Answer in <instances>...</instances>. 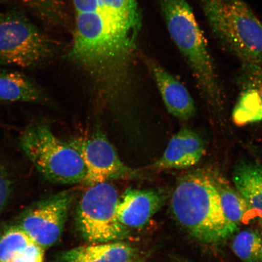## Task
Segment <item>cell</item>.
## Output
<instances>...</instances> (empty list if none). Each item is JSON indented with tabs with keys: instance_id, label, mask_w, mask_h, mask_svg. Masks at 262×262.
I'll return each instance as SVG.
<instances>
[{
	"instance_id": "26",
	"label": "cell",
	"mask_w": 262,
	"mask_h": 262,
	"mask_svg": "<svg viewBox=\"0 0 262 262\" xmlns=\"http://www.w3.org/2000/svg\"><path fill=\"white\" fill-rule=\"evenodd\" d=\"M261 241H262V232H261Z\"/></svg>"
},
{
	"instance_id": "1",
	"label": "cell",
	"mask_w": 262,
	"mask_h": 262,
	"mask_svg": "<svg viewBox=\"0 0 262 262\" xmlns=\"http://www.w3.org/2000/svg\"><path fill=\"white\" fill-rule=\"evenodd\" d=\"M171 206L176 221L202 243H219L234 234L223 211L213 169H195L182 176Z\"/></svg>"
},
{
	"instance_id": "5",
	"label": "cell",
	"mask_w": 262,
	"mask_h": 262,
	"mask_svg": "<svg viewBox=\"0 0 262 262\" xmlns=\"http://www.w3.org/2000/svg\"><path fill=\"white\" fill-rule=\"evenodd\" d=\"M56 51L54 40L21 12H0V64L34 67Z\"/></svg>"
},
{
	"instance_id": "21",
	"label": "cell",
	"mask_w": 262,
	"mask_h": 262,
	"mask_svg": "<svg viewBox=\"0 0 262 262\" xmlns=\"http://www.w3.org/2000/svg\"><path fill=\"white\" fill-rule=\"evenodd\" d=\"M45 251L40 246L33 243L8 262H44Z\"/></svg>"
},
{
	"instance_id": "15",
	"label": "cell",
	"mask_w": 262,
	"mask_h": 262,
	"mask_svg": "<svg viewBox=\"0 0 262 262\" xmlns=\"http://www.w3.org/2000/svg\"><path fill=\"white\" fill-rule=\"evenodd\" d=\"M235 189L243 196L262 227V165L249 161L239 163L233 172Z\"/></svg>"
},
{
	"instance_id": "3",
	"label": "cell",
	"mask_w": 262,
	"mask_h": 262,
	"mask_svg": "<svg viewBox=\"0 0 262 262\" xmlns=\"http://www.w3.org/2000/svg\"><path fill=\"white\" fill-rule=\"evenodd\" d=\"M213 34L242 64L262 65V21L242 0H201Z\"/></svg>"
},
{
	"instance_id": "7",
	"label": "cell",
	"mask_w": 262,
	"mask_h": 262,
	"mask_svg": "<svg viewBox=\"0 0 262 262\" xmlns=\"http://www.w3.org/2000/svg\"><path fill=\"white\" fill-rule=\"evenodd\" d=\"M73 201V193H58L26 211L16 225L46 250L60 240Z\"/></svg>"
},
{
	"instance_id": "4",
	"label": "cell",
	"mask_w": 262,
	"mask_h": 262,
	"mask_svg": "<svg viewBox=\"0 0 262 262\" xmlns=\"http://www.w3.org/2000/svg\"><path fill=\"white\" fill-rule=\"evenodd\" d=\"M19 144L33 165L48 180L59 184L83 182L87 169L78 150L55 135L48 124H32L22 134Z\"/></svg>"
},
{
	"instance_id": "13",
	"label": "cell",
	"mask_w": 262,
	"mask_h": 262,
	"mask_svg": "<svg viewBox=\"0 0 262 262\" xmlns=\"http://www.w3.org/2000/svg\"><path fill=\"white\" fill-rule=\"evenodd\" d=\"M137 249L120 242L83 245L63 252L54 262H133Z\"/></svg>"
},
{
	"instance_id": "6",
	"label": "cell",
	"mask_w": 262,
	"mask_h": 262,
	"mask_svg": "<svg viewBox=\"0 0 262 262\" xmlns=\"http://www.w3.org/2000/svg\"><path fill=\"white\" fill-rule=\"evenodd\" d=\"M120 199L114 186L104 182L90 186L77 211L78 231L84 240L93 244L119 242L129 234L117 214Z\"/></svg>"
},
{
	"instance_id": "8",
	"label": "cell",
	"mask_w": 262,
	"mask_h": 262,
	"mask_svg": "<svg viewBox=\"0 0 262 262\" xmlns=\"http://www.w3.org/2000/svg\"><path fill=\"white\" fill-rule=\"evenodd\" d=\"M80 153L86 165L87 173L83 182L88 186L111 180L133 178L137 171L120 159L116 149L100 130L85 138L68 142Z\"/></svg>"
},
{
	"instance_id": "2",
	"label": "cell",
	"mask_w": 262,
	"mask_h": 262,
	"mask_svg": "<svg viewBox=\"0 0 262 262\" xmlns=\"http://www.w3.org/2000/svg\"><path fill=\"white\" fill-rule=\"evenodd\" d=\"M170 36L189 65L205 100L216 110L223 99L207 43L187 0H160Z\"/></svg>"
},
{
	"instance_id": "23",
	"label": "cell",
	"mask_w": 262,
	"mask_h": 262,
	"mask_svg": "<svg viewBox=\"0 0 262 262\" xmlns=\"http://www.w3.org/2000/svg\"><path fill=\"white\" fill-rule=\"evenodd\" d=\"M172 262H191L188 260L185 259V258L174 257L173 258Z\"/></svg>"
},
{
	"instance_id": "25",
	"label": "cell",
	"mask_w": 262,
	"mask_h": 262,
	"mask_svg": "<svg viewBox=\"0 0 262 262\" xmlns=\"http://www.w3.org/2000/svg\"><path fill=\"white\" fill-rule=\"evenodd\" d=\"M3 1H4V0H0V3L2 2Z\"/></svg>"
},
{
	"instance_id": "16",
	"label": "cell",
	"mask_w": 262,
	"mask_h": 262,
	"mask_svg": "<svg viewBox=\"0 0 262 262\" xmlns=\"http://www.w3.org/2000/svg\"><path fill=\"white\" fill-rule=\"evenodd\" d=\"M213 178L220 195L221 205L225 218L234 233L239 225L252 212L247 202L236 189L232 188L224 177L213 169Z\"/></svg>"
},
{
	"instance_id": "24",
	"label": "cell",
	"mask_w": 262,
	"mask_h": 262,
	"mask_svg": "<svg viewBox=\"0 0 262 262\" xmlns=\"http://www.w3.org/2000/svg\"><path fill=\"white\" fill-rule=\"evenodd\" d=\"M133 262H144V260H142V259H139V260H136L135 261H134Z\"/></svg>"
},
{
	"instance_id": "19",
	"label": "cell",
	"mask_w": 262,
	"mask_h": 262,
	"mask_svg": "<svg viewBox=\"0 0 262 262\" xmlns=\"http://www.w3.org/2000/svg\"><path fill=\"white\" fill-rule=\"evenodd\" d=\"M33 243L34 242L18 226L6 229L0 235V262H8Z\"/></svg>"
},
{
	"instance_id": "9",
	"label": "cell",
	"mask_w": 262,
	"mask_h": 262,
	"mask_svg": "<svg viewBox=\"0 0 262 262\" xmlns=\"http://www.w3.org/2000/svg\"><path fill=\"white\" fill-rule=\"evenodd\" d=\"M96 1L93 12L77 14L93 27L103 29L117 43L136 48L142 24L137 0Z\"/></svg>"
},
{
	"instance_id": "17",
	"label": "cell",
	"mask_w": 262,
	"mask_h": 262,
	"mask_svg": "<svg viewBox=\"0 0 262 262\" xmlns=\"http://www.w3.org/2000/svg\"><path fill=\"white\" fill-rule=\"evenodd\" d=\"M234 123L238 126L262 120V100L256 90L245 88L238 98L232 114Z\"/></svg>"
},
{
	"instance_id": "18",
	"label": "cell",
	"mask_w": 262,
	"mask_h": 262,
	"mask_svg": "<svg viewBox=\"0 0 262 262\" xmlns=\"http://www.w3.org/2000/svg\"><path fill=\"white\" fill-rule=\"evenodd\" d=\"M231 247L242 262H262L261 236L258 231L250 229L239 232Z\"/></svg>"
},
{
	"instance_id": "12",
	"label": "cell",
	"mask_w": 262,
	"mask_h": 262,
	"mask_svg": "<svg viewBox=\"0 0 262 262\" xmlns=\"http://www.w3.org/2000/svg\"><path fill=\"white\" fill-rule=\"evenodd\" d=\"M168 112L180 120H188L195 113L192 98L184 85L155 61H146Z\"/></svg>"
},
{
	"instance_id": "14",
	"label": "cell",
	"mask_w": 262,
	"mask_h": 262,
	"mask_svg": "<svg viewBox=\"0 0 262 262\" xmlns=\"http://www.w3.org/2000/svg\"><path fill=\"white\" fill-rule=\"evenodd\" d=\"M0 101L44 104L49 100L41 88L25 74L0 71Z\"/></svg>"
},
{
	"instance_id": "11",
	"label": "cell",
	"mask_w": 262,
	"mask_h": 262,
	"mask_svg": "<svg viewBox=\"0 0 262 262\" xmlns=\"http://www.w3.org/2000/svg\"><path fill=\"white\" fill-rule=\"evenodd\" d=\"M206 142L194 130L184 126L169 141L161 157L153 164L157 169H184L194 166L204 156Z\"/></svg>"
},
{
	"instance_id": "10",
	"label": "cell",
	"mask_w": 262,
	"mask_h": 262,
	"mask_svg": "<svg viewBox=\"0 0 262 262\" xmlns=\"http://www.w3.org/2000/svg\"><path fill=\"white\" fill-rule=\"evenodd\" d=\"M165 195L151 189H127L117 208L118 219L127 228H141L165 204Z\"/></svg>"
},
{
	"instance_id": "20",
	"label": "cell",
	"mask_w": 262,
	"mask_h": 262,
	"mask_svg": "<svg viewBox=\"0 0 262 262\" xmlns=\"http://www.w3.org/2000/svg\"><path fill=\"white\" fill-rule=\"evenodd\" d=\"M239 83L243 89L256 90L262 100V68L261 65L242 64Z\"/></svg>"
},
{
	"instance_id": "22",
	"label": "cell",
	"mask_w": 262,
	"mask_h": 262,
	"mask_svg": "<svg viewBox=\"0 0 262 262\" xmlns=\"http://www.w3.org/2000/svg\"><path fill=\"white\" fill-rule=\"evenodd\" d=\"M9 194V180L5 170L0 166V214L5 207Z\"/></svg>"
}]
</instances>
